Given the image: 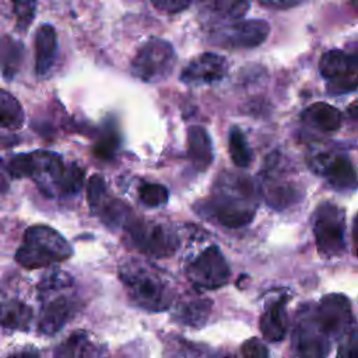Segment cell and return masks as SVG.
I'll use <instances>...</instances> for the list:
<instances>
[{"label":"cell","mask_w":358,"mask_h":358,"mask_svg":"<svg viewBox=\"0 0 358 358\" xmlns=\"http://www.w3.org/2000/svg\"><path fill=\"white\" fill-rule=\"evenodd\" d=\"M257 207L256 189L250 179L225 172L214 183L206 210L224 227L238 228L252 221Z\"/></svg>","instance_id":"cell-1"},{"label":"cell","mask_w":358,"mask_h":358,"mask_svg":"<svg viewBox=\"0 0 358 358\" xmlns=\"http://www.w3.org/2000/svg\"><path fill=\"white\" fill-rule=\"evenodd\" d=\"M31 175L43 194L64 197L77 194L84 183V171L77 164L64 165L57 154L48 151L31 152Z\"/></svg>","instance_id":"cell-2"},{"label":"cell","mask_w":358,"mask_h":358,"mask_svg":"<svg viewBox=\"0 0 358 358\" xmlns=\"http://www.w3.org/2000/svg\"><path fill=\"white\" fill-rule=\"evenodd\" d=\"M119 277L136 305L154 312L171 305V288L152 267L143 262H124L119 268Z\"/></svg>","instance_id":"cell-3"},{"label":"cell","mask_w":358,"mask_h":358,"mask_svg":"<svg viewBox=\"0 0 358 358\" xmlns=\"http://www.w3.org/2000/svg\"><path fill=\"white\" fill-rule=\"evenodd\" d=\"M73 246L56 229L48 225H32L24 232V242L15 252V260L24 268H41L67 260Z\"/></svg>","instance_id":"cell-4"},{"label":"cell","mask_w":358,"mask_h":358,"mask_svg":"<svg viewBox=\"0 0 358 358\" xmlns=\"http://www.w3.org/2000/svg\"><path fill=\"white\" fill-rule=\"evenodd\" d=\"M173 46L161 38L147 41L131 62V74L144 83L165 80L175 66Z\"/></svg>","instance_id":"cell-5"},{"label":"cell","mask_w":358,"mask_h":358,"mask_svg":"<svg viewBox=\"0 0 358 358\" xmlns=\"http://www.w3.org/2000/svg\"><path fill=\"white\" fill-rule=\"evenodd\" d=\"M331 338L320 326L313 306H305L296 316L292 351L295 358H327Z\"/></svg>","instance_id":"cell-6"},{"label":"cell","mask_w":358,"mask_h":358,"mask_svg":"<svg viewBox=\"0 0 358 358\" xmlns=\"http://www.w3.org/2000/svg\"><path fill=\"white\" fill-rule=\"evenodd\" d=\"M131 243L143 253L152 257H165L175 253L178 238L172 229L157 221L130 218L126 222Z\"/></svg>","instance_id":"cell-7"},{"label":"cell","mask_w":358,"mask_h":358,"mask_svg":"<svg viewBox=\"0 0 358 358\" xmlns=\"http://www.w3.org/2000/svg\"><path fill=\"white\" fill-rule=\"evenodd\" d=\"M344 211L333 203L320 204L313 215V234L317 250L326 257L343 253L344 242Z\"/></svg>","instance_id":"cell-8"},{"label":"cell","mask_w":358,"mask_h":358,"mask_svg":"<svg viewBox=\"0 0 358 358\" xmlns=\"http://www.w3.org/2000/svg\"><path fill=\"white\" fill-rule=\"evenodd\" d=\"M270 32L264 20L234 21L210 32L208 41L224 49H252L262 45Z\"/></svg>","instance_id":"cell-9"},{"label":"cell","mask_w":358,"mask_h":358,"mask_svg":"<svg viewBox=\"0 0 358 358\" xmlns=\"http://www.w3.org/2000/svg\"><path fill=\"white\" fill-rule=\"evenodd\" d=\"M229 266L217 246H208L197 255L186 267L189 281L199 287L214 289L222 287L229 280Z\"/></svg>","instance_id":"cell-10"},{"label":"cell","mask_w":358,"mask_h":358,"mask_svg":"<svg viewBox=\"0 0 358 358\" xmlns=\"http://www.w3.org/2000/svg\"><path fill=\"white\" fill-rule=\"evenodd\" d=\"M313 309L320 326L331 340L343 337L350 330L352 310L350 301L344 295H326L316 306H313Z\"/></svg>","instance_id":"cell-11"},{"label":"cell","mask_w":358,"mask_h":358,"mask_svg":"<svg viewBox=\"0 0 358 358\" xmlns=\"http://www.w3.org/2000/svg\"><path fill=\"white\" fill-rule=\"evenodd\" d=\"M228 73L227 60L217 53H203L187 63L180 73V81L187 85H211Z\"/></svg>","instance_id":"cell-12"},{"label":"cell","mask_w":358,"mask_h":358,"mask_svg":"<svg viewBox=\"0 0 358 358\" xmlns=\"http://www.w3.org/2000/svg\"><path fill=\"white\" fill-rule=\"evenodd\" d=\"M312 166L337 190H348L357 185L355 168L345 155H317Z\"/></svg>","instance_id":"cell-13"},{"label":"cell","mask_w":358,"mask_h":358,"mask_svg":"<svg viewBox=\"0 0 358 358\" xmlns=\"http://www.w3.org/2000/svg\"><path fill=\"white\" fill-rule=\"evenodd\" d=\"M266 173L263 194L270 206L275 208H284L294 204L301 197L295 182L277 176L274 166Z\"/></svg>","instance_id":"cell-14"},{"label":"cell","mask_w":358,"mask_h":358,"mask_svg":"<svg viewBox=\"0 0 358 358\" xmlns=\"http://www.w3.org/2000/svg\"><path fill=\"white\" fill-rule=\"evenodd\" d=\"M287 298L281 295L266 305V309L260 319V330L267 341L278 343L287 333Z\"/></svg>","instance_id":"cell-15"},{"label":"cell","mask_w":358,"mask_h":358,"mask_svg":"<svg viewBox=\"0 0 358 358\" xmlns=\"http://www.w3.org/2000/svg\"><path fill=\"white\" fill-rule=\"evenodd\" d=\"M76 303L66 296H59L50 301L42 310L38 329L42 334L52 336L62 330L76 310Z\"/></svg>","instance_id":"cell-16"},{"label":"cell","mask_w":358,"mask_h":358,"mask_svg":"<svg viewBox=\"0 0 358 358\" xmlns=\"http://www.w3.org/2000/svg\"><path fill=\"white\" fill-rule=\"evenodd\" d=\"M57 35L52 25L43 24L35 34V70L38 76H45L53 66L56 55Z\"/></svg>","instance_id":"cell-17"},{"label":"cell","mask_w":358,"mask_h":358,"mask_svg":"<svg viewBox=\"0 0 358 358\" xmlns=\"http://www.w3.org/2000/svg\"><path fill=\"white\" fill-rule=\"evenodd\" d=\"M187 154L197 171H206L213 161V145L207 130L201 126L187 129Z\"/></svg>","instance_id":"cell-18"},{"label":"cell","mask_w":358,"mask_h":358,"mask_svg":"<svg viewBox=\"0 0 358 358\" xmlns=\"http://www.w3.org/2000/svg\"><path fill=\"white\" fill-rule=\"evenodd\" d=\"M302 120L322 131H336L340 129L343 117L341 112L333 105L316 102L302 112Z\"/></svg>","instance_id":"cell-19"},{"label":"cell","mask_w":358,"mask_h":358,"mask_svg":"<svg viewBox=\"0 0 358 358\" xmlns=\"http://www.w3.org/2000/svg\"><path fill=\"white\" fill-rule=\"evenodd\" d=\"M32 322V309L18 301L8 299L0 302V327L8 330H28Z\"/></svg>","instance_id":"cell-20"},{"label":"cell","mask_w":358,"mask_h":358,"mask_svg":"<svg viewBox=\"0 0 358 358\" xmlns=\"http://www.w3.org/2000/svg\"><path fill=\"white\" fill-rule=\"evenodd\" d=\"M200 11L220 20H239L249 10V0H193Z\"/></svg>","instance_id":"cell-21"},{"label":"cell","mask_w":358,"mask_h":358,"mask_svg":"<svg viewBox=\"0 0 358 358\" xmlns=\"http://www.w3.org/2000/svg\"><path fill=\"white\" fill-rule=\"evenodd\" d=\"M211 310V302L208 299L196 298L189 301H182L178 308L175 317L180 324L189 327H200L206 323Z\"/></svg>","instance_id":"cell-22"},{"label":"cell","mask_w":358,"mask_h":358,"mask_svg":"<svg viewBox=\"0 0 358 358\" xmlns=\"http://www.w3.org/2000/svg\"><path fill=\"white\" fill-rule=\"evenodd\" d=\"M92 352L90 336L85 331H76L55 350V358H91Z\"/></svg>","instance_id":"cell-23"},{"label":"cell","mask_w":358,"mask_h":358,"mask_svg":"<svg viewBox=\"0 0 358 358\" xmlns=\"http://www.w3.org/2000/svg\"><path fill=\"white\" fill-rule=\"evenodd\" d=\"M24 123V110L20 102L7 91L0 90V126L17 130Z\"/></svg>","instance_id":"cell-24"},{"label":"cell","mask_w":358,"mask_h":358,"mask_svg":"<svg viewBox=\"0 0 358 358\" xmlns=\"http://www.w3.org/2000/svg\"><path fill=\"white\" fill-rule=\"evenodd\" d=\"M229 154L234 164L239 168H246L252 161V151L249 148L248 140L239 127H232L229 130Z\"/></svg>","instance_id":"cell-25"},{"label":"cell","mask_w":358,"mask_h":358,"mask_svg":"<svg viewBox=\"0 0 358 358\" xmlns=\"http://www.w3.org/2000/svg\"><path fill=\"white\" fill-rule=\"evenodd\" d=\"M140 200L148 207H159L168 201V190L158 183H143L138 187Z\"/></svg>","instance_id":"cell-26"},{"label":"cell","mask_w":358,"mask_h":358,"mask_svg":"<svg viewBox=\"0 0 358 358\" xmlns=\"http://www.w3.org/2000/svg\"><path fill=\"white\" fill-rule=\"evenodd\" d=\"M119 144H120L119 134L115 130H109L95 143L92 152L99 159H112Z\"/></svg>","instance_id":"cell-27"},{"label":"cell","mask_w":358,"mask_h":358,"mask_svg":"<svg viewBox=\"0 0 358 358\" xmlns=\"http://www.w3.org/2000/svg\"><path fill=\"white\" fill-rule=\"evenodd\" d=\"M73 278L69 275V273H64V271H52L49 273L46 277L42 278V281L38 284V291H39V295H48L50 292H55L57 289H62V288H66L71 284Z\"/></svg>","instance_id":"cell-28"},{"label":"cell","mask_w":358,"mask_h":358,"mask_svg":"<svg viewBox=\"0 0 358 358\" xmlns=\"http://www.w3.org/2000/svg\"><path fill=\"white\" fill-rule=\"evenodd\" d=\"M13 13L20 29H27L35 15L36 0H11Z\"/></svg>","instance_id":"cell-29"},{"label":"cell","mask_w":358,"mask_h":358,"mask_svg":"<svg viewBox=\"0 0 358 358\" xmlns=\"http://www.w3.org/2000/svg\"><path fill=\"white\" fill-rule=\"evenodd\" d=\"M87 200L90 207L96 211L106 201L105 180L99 175H92L87 187Z\"/></svg>","instance_id":"cell-30"},{"label":"cell","mask_w":358,"mask_h":358,"mask_svg":"<svg viewBox=\"0 0 358 358\" xmlns=\"http://www.w3.org/2000/svg\"><path fill=\"white\" fill-rule=\"evenodd\" d=\"M172 358H221L208 354L206 350H200L197 345L187 343L186 340H179V343H172Z\"/></svg>","instance_id":"cell-31"},{"label":"cell","mask_w":358,"mask_h":358,"mask_svg":"<svg viewBox=\"0 0 358 358\" xmlns=\"http://www.w3.org/2000/svg\"><path fill=\"white\" fill-rule=\"evenodd\" d=\"M337 358H358V327L350 329L337 350Z\"/></svg>","instance_id":"cell-32"},{"label":"cell","mask_w":358,"mask_h":358,"mask_svg":"<svg viewBox=\"0 0 358 358\" xmlns=\"http://www.w3.org/2000/svg\"><path fill=\"white\" fill-rule=\"evenodd\" d=\"M242 358H268L267 347L259 338H249L241 347Z\"/></svg>","instance_id":"cell-33"},{"label":"cell","mask_w":358,"mask_h":358,"mask_svg":"<svg viewBox=\"0 0 358 358\" xmlns=\"http://www.w3.org/2000/svg\"><path fill=\"white\" fill-rule=\"evenodd\" d=\"M152 6L164 13H179L190 6L193 0H151Z\"/></svg>","instance_id":"cell-34"},{"label":"cell","mask_w":358,"mask_h":358,"mask_svg":"<svg viewBox=\"0 0 358 358\" xmlns=\"http://www.w3.org/2000/svg\"><path fill=\"white\" fill-rule=\"evenodd\" d=\"M305 0H259L260 4L270 8H291L301 4Z\"/></svg>","instance_id":"cell-35"},{"label":"cell","mask_w":358,"mask_h":358,"mask_svg":"<svg viewBox=\"0 0 358 358\" xmlns=\"http://www.w3.org/2000/svg\"><path fill=\"white\" fill-rule=\"evenodd\" d=\"M8 358H39V352L34 347H25L17 352H13Z\"/></svg>","instance_id":"cell-36"},{"label":"cell","mask_w":358,"mask_h":358,"mask_svg":"<svg viewBox=\"0 0 358 358\" xmlns=\"http://www.w3.org/2000/svg\"><path fill=\"white\" fill-rule=\"evenodd\" d=\"M347 110H348V115L358 123V101H355L354 103H351Z\"/></svg>","instance_id":"cell-37"},{"label":"cell","mask_w":358,"mask_h":358,"mask_svg":"<svg viewBox=\"0 0 358 358\" xmlns=\"http://www.w3.org/2000/svg\"><path fill=\"white\" fill-rule=\"evenodd\" d=\"M351 56H352V76L358 81V52L351 53Z\"/></svg>","instance_id":"cell-38"},{"label":"cell","mask_w":358,"mask_h":358,"mask_svg":"<svg viewBox=\"0 0 358 358\" xmlns=\"http://www.w3.org/2000/svg\"><path fill=\"white\" fill-rule=\"evenodd\" d=\"M354 241H355V249H357V253H358V214H357L355 221H354Z\"/></svg>","instance_id":"cell-39"},{"label":"cell","mask_w":358,"mask_h":358,"mask_svg":"<svg viewBox=\"0 0 358 358\" xmlns=\"http://www.w3.org/2000/svg\"><path fill=\"white\" fill-rule=\"evenodd\" d=\"M10 144H13V138L0 134V145H10Z\"/></svg>","instance_id":"cell-40"},{"label":"cell","mask_w":358,"mask_h":358,"mask_svg":"<svg viewBox=\"0 0 358 358\" xmlns=\"http://www.w3.org/2000/svg\"><path fill=\"white\" fill-rule=\"evenodd\" d=\"M1 171H3V161H1V158H0V175H1Z\"/></svg>","instance_id":"cell-41"}]
</instances>
